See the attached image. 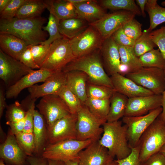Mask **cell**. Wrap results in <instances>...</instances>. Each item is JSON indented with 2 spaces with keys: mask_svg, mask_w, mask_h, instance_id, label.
<instances>
[{
  "mask_svg": "<svg viewBox=\"0 0 165 165\" xmlns=\"http://www.w3.org/2000/svg\"><path fill=\"white\" fill-rule=\"evenodd\" d=\"M46 21V18L41 16L29 19H0V33L13 35L23 41L28 46L40 45L48 36L43 29Z\"/></svg>",
  "mask_w": 165,
  "mask_h": 165,
  "instance_id": "1",
  "label": "cell"
},
{
  "mask_svg": "<svg viewBox=\"0 0 165 165\" xmlns=\"http://www.w3.org/2000/svg\"><path fill=\"white\" fill-rule=\"evenodd\" d=\"M78 70L87 76L88 82L113 88L110 78L104 69L100 50L84 56L77 58L62 70L64 72Z\"/></svg>",
  "mask_w": 165,
  "mask_h": 165,
  "instance_id": "2",
  "label": "cell"
},
{
  "mask_svg": "<svg viewBox=\"0 0 165 165\" xmlns=\"http://www.w3.org/2000/svg\"><path fill=\"white\" fill-rule=\"evenodd\" d=\"M122 121L106 122L102 127L103 132L99 140L101 145L106 148L110 155L117 160L124 159L131 152L127 137V127L122 125Z\"/></svg>",
  "mask_w": 165,
  "mask_h": 165,
  "instance_id": "3",
  "label": "cell"
},
{
  "mask_svg": "<svg viewBox=\"0 0 165 165\" xmlns=\"http://www.w3.org/2000/svg\"><path fill=\"white\" fill-rule=\"evenodd\" d=\"M165 144V123L157 117L141 136L138 145L141 165Z\"/></svg>",
  "mask_w": 165,
  "mask_h": 165,
  "instance_id": "4",
  "label": "cell"
},
{
  "mask_svg": "<svg viewBox=\"0 0 165 165\" xmlns=\"http://www.w3.org/2000/svg\"><path fill=\"white\" fill-rule=\"evenodd\" d=\"M93 141L91 139L84 141L72 139L48 144L43 151L42 156L47 160L79 162V153Z\"/></svg>",
  "mask_w": 165,
  "mask_h": 165,
  "instance_id": "5",
  "label": "cell"
},
{
  "mask_svg": "<svg viewBox=\"0 0 165 165\" xmlns=\"http://www.w3.org/2000/svg\"><path fill=\"white\" fill-rule=\"evenodd\" d=\"M75 58L70 46L69 39L63 37L50 45L48 56L40 68L54 72L61 71Z\"/></svg>",
  "mask_w": 165,
  "mask_h": 165,
  "instance_id": "6",
  "label": "cell"
},
{
  "mask_svg": "<svg viewBox=\"0 0 165 165\" xmlns=\"http://www.w3.org/2000/svg\"><path fill=\"white\" fill-rule=\"evenodd\" d=\"M76 139L99 141L103 132V126L106 122L98 118L84 105L77 114Z\"/></svg>",
  "mask_w": 165,
  "mask_h": 165,
  "instance_id": "7",
  "label": "cell"
},
{
  "mask_svg": "<svg viewBox=\"0 0 165 165\" xmlns=\"http://www.w3.org/2000/svg\"><path fill=\"white\" fill-rule=\"evenodd\" d=\"M126 77L138 85L149 90L154 94L162 95L165 86L164 70L155 67H142Z\"/></svg>",
  "mask_w": 165,
  "mask_h": 165,
  "instance_id": "8",
  "label": "cell"
},
{
  "mask_svg": "<svg viewBox=\"0 0 165 165\" xmlns=\"http://www.w3.org/2000/svg\"><path fill=\"white\" fill-rule=\"evenodd\" d=\"M160 107L143 116H126L122 118V122L127 127L128 142L131 148L138 145L140 139L146 130L158 117L162 111Z\"/></svg>",
  "mask_w": 165,
  "mask_h": 165,
  "instance_id": "9",
  "label": "cell"
},
{
  "mask_svg": "<svg viewBox=\"0 0 165 165\" xmlns=\"http://www.w3.org/2000/svg\"><path fill=\"white\" fill-rule=\"evenodd\" d=\"M104 40L98 31L90 25L82 33L69 39V43L77 58L100 50Z\"/></svg>",
  "mask_w": 165,
  "mask_h": 165,
  "instance_id": "10",
  "label": "cell"
},
{
  "mask_svg": "<svg viewBox=\"0 0 165 165\" xmlns=\"http://www.w3.org/2000/svg\"><path fill=\"white\" fill-rule=\"evenodd\" d=\"M33 70L0 49V78L7 89Z\"/></svg>",
  "mask_w": 165,
  "mask_h": 165,
  "instance_id": "11",
  "label": "cell"
},
{
  "mask_svg": "<svg viewBox=\"0 0 165 165\" xmlns=\"http://www.w3.org/2000/svg\"><path fill=\"white\" fill-rule=\"evenodd\" d=\"M36 107L44 117L47 128L56 121L71 113L63 101L57 95L42 97Z\"/></svg>",
  "mask_w": 165,
  "mask_h": 165,
  "instance_id": "12",
  "label": "cell"
},
{
  "mask_svg": "<svg viewBox=\"0 0 165 165\" xmlns=\"http://www.w3.org/2000/svg\"><path fill=\"white\" fill-rule=\"evenodd\" d=\"M136 15L131 12L119 10L107 13L96 22L89 24L95 28L104 39L112 34Z\"/></svg>",
  "mask_w": 165,
  "mask_h": 165,
  "instance_id": "13",
  "label": "cell"
},
{
  "mask_svg": "<svg viewBox=\"0 0 165 165\" xmlns=\"http://www.w3.org/2000/svg\"><path fill=\"white\" fill-rule=\"evenodd\" d=\"M77 115L70 113L55 122L48 129V144L76 139Z\"/></svg>",
  "mask_w": 165,
  "mask_h": 165,
  "instance_id": "14",
  "label": "cell"
},
{
  "mask_svg": "<svg viewBox=\"0 0 165 165\" xmlns=\"http://www.w3.org/2000/svg\"><path fill=\"white\" fill-rule=\"evenodd\" d=\"M66 84V74L62 71L54 72L43 84L28 88L29 96L36 99L50 95H58Z\"/></svg>",
  "mask_w": 165,
  "mask_h": 165,
  "instance_id": "15",
  "label": "cell"
},
{
  "mask_svg": "<svg viewBox=\"0 0 165 165\" xmlns=\"http://www.w3.org/2000/svg\"><path fill=\"white\" fill-rule=\"evenodd\" d=\"M162 95L152 94L128 98L124 116H137L161 107Z\"/></svg>",
  "mask_w": 165,
  "mask_h": 165,
  "instance_id": "16",
  "label": "cell"
},
{
  "mask_svg": "<svg viewBox=\"0 0 165 165\" xmlns=\"http://www.w3.org/2000/svg\"><path fill=\"white\" fill-rule=\"evenodd\" d=\"M79 165H107L114 160L108 150L94 141L79 153Z\"/></svg>",
  "mask_w": 165,
  "mask_h": 165,
  "instance_id": "17",
  "label": "cell"
},
{
  "mask_svg": "<svg viewBox=\"0 0 165 165\" xmlns=\"http://www.w3.org/2000/svg\"><path fill=\"white\" fill-rule=\"evenodd\" d=\"M27 156L9 129L6 140L0 145L1 159L14 165H24Z\"/></svg>",
  "mask_w": 165,
  "mask_h": 165,
  "instance_id": "18",
  "label": "cell"
},
{
  "mask_svg": "<svg viewBox=\"0 0 165 165\" xmlns=\"http://www.w3.org/2000/svg\"><path fill=\"white\" fill-rule=\"evenodd\" d=\"M103 65L108 75L119 73L121 61L118 45L111 36L105 39L100 50Z\"/></svg>",
  "mask_w": 165,
  "mask_h": 165,
  "instance_id": "19",
  "label": "cell"
},
{
  "mask_svg": "<svg viewBox=\"0 0 165 165\" xmlns=\"http://www.w3.org/2000/svg\"><path fill=\"white\" fill-rule=\"evenodd\" d=\"M54 72L43 68L33 70L7 89L6 91V98H16L22 90L38 82H44Z\"/></svg>",
  "mask_w": 165,
  "mask_h": 165,
  "instance_id": "20",
  "label": "cell"
},
{
  "mask_svg": "<svg viewBox=\"0 0 165 165\" xmlns=\"http://www.w3.org/2000/svg\"><path fill=\"white\" fill-rule=\"evenodd\" d=\"M110 77L116 91L128 98L154 94L150 90L138 85L119 73L113 74Z\"/></svg>",
  "mask_w": 165,
  "mask_h": 165,
  "instance_id": "21",
  "label": "cell"
},
{
  "mask_svg": "<svg viewBox=\"0 0 165 165\" xmlns=\"http://www.w3.org/2000/svg\"><path fill=\"white\" fill-rule=\"evenodd\" d=\"M72 4L78 17L85 20L89 24L99 20L107 13L106 9L100 6L96 1L87 0Z\"/></svg>",
  "mask_w": 165,
  "mask_h": 165,
  "instance_id": "22",
  "label": "cell"
},
{
  "mask_svg": "<svg viewBox=\"0 0 165 165\" xmlns=\"http://www.w3.org/2000/svg\"><path fill=\"white\" fill-rule=\"evenodd\" d=\"M67 87L80 99L84 105L88 98L86 92L87 75L82 72L74 70L65 72Z\"/></svg>",
  "mask_w": 165,
  "mask_h": 165,
  "instance_id": "23",
  "label": "cell"
},
{
  "mask_svg": "<svg viewBox=\"0 0 165 165\" xmlns=\"http://www.w3.org/2000/svg\"><path fill=\"white\" fill-rule=\"evenodd\" d=\"M34 123L33 133L35 143L34 154L39 155L48 144V129L43 116L38 111H34Z\"/></svg>",
  "mask_w": 165,
  "mask_h": 165,
  "instance_id": "24",
  "label": "cell"
},
{
  "mask_svg": "<svg viewBox=\"0 0 165 165\" xmlns=\"http://www.w3.org/2000/svg\"><path fill=\"white\" fill-rule=\"evenodd\" d=\"M0 46L4 53L19 60L28 46L23 41L13 35L0 33Z\"/></svg>",
  "mask_w": 165,
  "mask_h": 165,
  "instance_id": "25",
  "label": "cell"
},
{
  "mask_svg": "<svg viewBox=\"0 0 165 165\" xmlns=\"http://www.w3.org/2000/svg\"><path fill=\"white\" fill-rule=\"evenodd\" d=\"M46 9L59 20L78 17L73 5L68 0H45Z\"/></svg>",
  "mask_w": 165,
  "mask_h": 165,
  "instance_id": "26",
  "label": "cell"
},
{
  "mask_svg": "<svg viewBox=\"0 0 165 165\" xmlns=\"http://www.w3.org/2000/svg\"><path fill=\"white\" fill-rule=\"evenodd\" d=\"M89 25L85 20L74 17L60 20L59 29L63 36L71 39L84 31Z\"/></svg>",
  "mask_w": 165,
  "mask_h": 165,
  "instance_id": "27",
  "label": "cell"
},
{
  "mask_svg": "<svg viewBox=\"0 0 165 165\" xmlns=\"http://www.w3.org/2000/svg\"><path fill=\"white\" fill-rule=\"evenodd\" d=\"M128 98L116 91L110 99V106L107 122H112L119 120L124 116Z\"/></svg>",
  "mask_w": 165,
  "mask_h": 165,
  "instance_id": "28",
  "label": "cell"
},
{
  "mask_svg": "<svg viewBox=\"0 0 165 165\" xmlns=\"http://www.w3.org/2000/svg\"><path fill=\"white\" fill-rule=\"evenodd\" d=\"M46 8L45 0H26L18 10L15 17L29 19L40 16Z\"/></svg>",
  "mask_w": 165,
  "mask_h": 165,
  "instance_id": "29",
  "label": "cell"
},
{
  "mask_svg": "<svg viewBox=\"0 0 165 165\" xmlns=\"http://www.w3.org/2000/svg\"><path fill=\"white\" fill-rule=\"evenodd\" d=\"M156 0H148L145 10L148 13L150 26L147 29L151 32L159 25L165 22V8L159 5Z\"/></svg>",
  "mask_w": 165,
  "mask_h": 165,
  "instance_id": "30",
  "label": "cell"
},
{
  "mask_svg": "<svg viewBox=\"0 0 165 165\" xmlns=\"http://www.w3.org/2000/svg\"><path fill=\"white\" fill-rule=\"evenodd\" d=\"M118 48L121 64L127 67V73L134 72L142 67L133 47L118 46Z\"/></svg>",
  "mask_w": 165,
  "mask_h": 165,
  "instance_id": "31",
  "label": "cell"
},
{
  "mask_svg": "<svg viewBox=\"0 0 165 165\" xmlns=\"http://www.w3.org/2000/svg\"><path fill=\"white\" fill-rule=\"evenodd\" d=\"M99 4L104 9L114 10H126L141 16V11L134 0H102Z\"/></svg>",
  "mask_w": 165,
  "mask_h": 165,
  "instance_id": "32",
  "label": "cell"
},
{
  "mask_svg": "<svg viewBox=\"0 0 165 165\" xmlns=\"http://www.w3.org/2000/svg\"><path fill=\"white\" fill-rule=\"evenodd\" d=\"M84 105L96 117L107 122L110 106V99H98L88 97Z\"/></svg>",
  "mask_w": 165,
  "mask_h": 165,
  "instance_id": "33",
  "label": "cell"
},
{
  "mask_svg": "<svg viewBox=\"0 0 165 165\" xmlns=\"http://www.w3.org/2000/svg\"><path fill=\"white\" fill-rule=\"evenodd\" d=\"M139 57L142 67L165 69V59L159 49H154Z\"/></svg>",
  "mask_w": 165,
  "mask_h": 165,
  "instance_id": "34",
  "label": "cell"
},
{
  "mask_svg": "<svg viewBox=\"0 0 165 165\" xmlns=\"http://www.w3.org/2000/svg\"><path fill=\"white\" fill-rule=\"evenodd\" d=\"M150 32L147 29L144 30L141 36L135 41L133 49L138 57L157 47L150 36Z\"/></svg>",
  "mask_w": 165,
  "mask_h": 165,
  "instance_id": "35",
  "label": "cell"
},
{
  "mask_svg": "<svg viewBox=\"0 0 165 165\" xmlns=\"http://www.w3.org/2000/svg\"><path fill=\"white\" fill-rule=\"evenodd\" d=\"M116 91L113 88L87 82L86 92L88 97L98 99H110Z\"/></svg>",
  "mask_w": 165,
  "mask_h": 165,
  "instance_id": "36",
  "label": "cell"
},
{
  "mask_svg": "<svg viewBox=\"0 0 165 165\" xmlns=\"http://www.w3.org/2000/svg\"><path fill=\"white\" fill-rule=\"evenodd\" d=\"M72 114H77L83 104L77 96L66 85L58 94Z\"/></svg>",
  "mask_w": 165,
  "mask_h": 165,
  "instance_id": "37",
  "label": "cell"
},
{
  "mask_svg": "<svg viewBox=\"0 0 165 165\" xmlns=\"http://www.w3.org/2000/svg\"><path fill=\"white\" fill-rule=\"evenodd\" d=\"M60 20L55 16L50 13L47 25L43 27V30L49 33V37L40 44L50 46L55 40L63 37L60 33L59 29Z\"/></svg>",
  "mask_w": 165,
  "mask_h": 165,
  "instance_id": "38",
  "label": "cell"
},
{
  "mask_svg": "<svg viewBox=\"0 0 165 165\" xmlns=\"http://www.w3.org/2000/svg\"><path fill=\"white\" fill-rule=\"evenodd\" d=\"M15 136L19 145L26 155L33 156L35 151V143L33 133L23 131Z\"/></svg>",
  "mask_w": 165,
  "mask_h": 165,
  "instance_id": "39",
  "label": "cell"
},
{
  "mask_svg": "<svg viewBox=\"0 0 165 165\" xmlns=\"http://www.w3.org/2000/svg\"><path fill=\"white\" fill-rule=\"evenodd\" d=\"M37 99H32L29 95L23 100L21 104L24 109H26L25 125L23 132L33 133L34 123V111L35 109V103Z\"/></svg>",
  "mask_w": 165,
  "mask_h": 165,
  "instance_id": "40",
  "label": "cell"
},
{
  "mask_svg": "<svg viewBox=\"0 0 165 165\" xmlns=\"http://www.w3.org/2000/svg\"><path fill=\"white\" fill-rule=\"evenodd\" d=\"M6 109V118L7 121L15 122L25 118L26 111L18 101H16L13 104L7 105Z\"/></svg>",
  "mask_w": 165,
  "mask_h": 165,
  "instance_id": "41",
  "label": "cell"
},
{
  "mask_svg": "<svg viewBox=\"0 0 165 165\" xmlns=\"http://www.w3.org/2000/svg\"><path fill=\"white\" fill-rule=\"evenodd\" d=\"M141 27L142 24L134 18L126 23L122 28L126 35L135 41L142 33Z\"/></svg>",
  "mask_w": 165,
  "mask_h": 165,
  "instance_id": "42",
  "label": "cell"
},
{
  "mask_svg": "<svg viewBox=\"0 0 165 165\" xmlns=\"http://www.w3.org/2000/svg\"><path fill=\"white\" fill-rule=\"evenodd\" d=\"M30 46L34 61L40 68L48 56L49 46L40 44Z\"/></svg>",
  "mask_w": 165,
  "mask_h": 165,
  "instance_id": "43",
  "label": "cell"
},
{
  "mask_svg": "<svg viewBox=\"0 0 165 165\" xmlns=\"http://www.w3.org/2000/svg\"><path fill=\"white\" fill-rule=\"evenodd\" d=\"M151 38L165 59V26L149 33Z\"/></svg>",
  "mask_w": 165,
  "mask_h": 165,
  "instance_id": "44",
  "label": "cell"
},
{
  "mask_svg": "<svg viewBox=\"0 0 165 165\" xmlns=\"http://www.w3.org/2000/svg\"><path fill=\"white\" fill-rule=\"evenodd\" d=\"M26 0H11L6 8L0 13V19H9L15 17L22 5Z\"/></svg>",
  "mask_w": 165,
  "mask_h": 165,
  "instance_id": "45",
  "label": "cell"
},
{
  "mask_svg": "<svg viewBox=\"0 0 165 165\" xmlns=\"http://www.w3.org/2000/svg\"><path fill=\"white\" fill-rule=\"evenodd\" d=\"M112 38L118 46L133 47L135 41L128 37L123 31L122 27L112 35Z\"/></svg>",
  "mask_w": 165,
  "mask_h": 165,
  "instance_id": "46",
  "label": "cell"
},
{
  "mask_svg": "<svg viewBox=\"0 0 165 165\" xmlns=\"http://www.w3.org/2000/svg\"><path fill=\"white\" fill-rule=\"evenodd\" d=\"M131 148V152L128 156L123 159L116 160L119 165H141L139 158V146L138 145Z\"/></svg>",
  "mask_w": 165,
  "mask_h": 165,
  "instance_id": "47",
  "label": "cell"
},
{
  "mask_svg": "<svg viewBox=\"0 0 165 165\" xmlns=\"http://www.w3.org/2000/svg\"><path fill=\"white\" fill-rule=\"evenodd\" d=\"M19 61L26 66L32 69H40L35 64L32 55L30 46H28L26 49L20 55Z\"/></svg>",
  "mask_w": 165,
  "mask_h": 165,
  "instance_id": "48",
  "label": "cell"
},
{
  "mask_svg": "<svg viewBox=\"0 0 165 165\" xmlns=\"http://www.w3.org/2000/svg\"><path fill=\"white\" fill-rule=\"evenodd\" d=\"M143 165H165V157L158 152L151 156Z\"/></svg>",
  "mask_w": 165,
  "mask_h": 165,
  "instance_id": "49",
  "label": "cell"
},
{
  "mask_svg": "<svg viewBox=\"0 0 165 165\" xmlns=\"http://www.w3.org/2000/svg\"><path fill=\"white\" fill-rule=\"evenodd\" d=\"M25 118L17 122H6V124L9 127L10 130L15 135L23 131L25 125Z\"/></svg>",
  "mask_w": 165,
  "mask_h": 165,
  "instance_id": "50",
  "label": "cell"
},
{
  "mask_svg": "<svg viewBox=\"0 0 165 165\" xmlns=\"http://www.w3.org/2000/svg\"><path fill=\"white\" fill-rule=\"evenodd\" d=\"M27 159L30 165H49L47 160L42 156H27Z\"/></svg>",
  "mask_w": 165,
  "mask_h": 165,
  "instance_id": "51",
  "label": "cell"
},
{
  "mask_svg": "<svg viewBox=\"0 0 165 165\" xmlns=\"http://www.w3.org/2000/svg\"><path fill=\"white\" fill-rule=\"evenodd\" d=\"M6 92L3 87L1 86L0 88V118H1L3 112L7 105L6 102Z\"/></svg>",
  "mask_w": 165,
  "mask_h": 165,
  "instance_id": "52",
  "label": "cell"
},
{
  "mask_svg": "<svg viewBox=\"0 0 165 165\" xmlns=\"http://www.w3.org/2000/svg\"><path fill=\"white\" fill-rule=\"evenodd\" d=\"M165 77V69L164 70ZM162 103L161 107L162 111L158 117L160 119L165 123V86L164 90L162 94Z\"/></svg>",
  "mask_w": 165,
  "mask_h": 165,
  "instance_id": "53",
  "label": "cell"
},
{
  "mask_svg": "<svg viewBox=\"0 0 165 165\" xmlns=\"http://www.w3.org/2000/svg\"><path fill=\"white\" fill-rule=\"evenodd\" d=\"M148 0H136V2L139 7L141 16L144 17L146 16V14L145 12V7Z\"/></svg>",
  "mask_w": 165,
  "mask_h": 165,
  "instance_id": "54",
  "label": "cell"
},
{
  "mask_svg": "<svg viewBox=\"0 0 165 165\" xmlns=\"http://www.w3.org/2000/svg\"><path fill=\"white\" fill-rule=\"evenodd\" d=\"M11 0H0V13L6 8Z\"/></svg>",
  "mask_w": 165,
  "mask_h": 165,
  "instance_id": "55",
  "label": "cell"
},
{
  "mask_svg": "<svg viewBox=\"0 0 165 165\" xmlns=\"http://www.w3.org/2000/svg\"><path fill=\"white\" fill-rule=\"evenodd\" d=\"M49 165H65L64 162L61 160H47Z\"/></svg>",
  "mask_w": 165,
  "mask_h": 165,
  "instance_id": "56",
  "label": "cell"
},
{
  "mask_svg": "<svg viewBox=\"0 0 165 165\" xmlns=\"http://www.w3.org/2000/svg\"><path fill=\"white\" fill-rule=\"evenodd\" d=\"M65 162V165H79V162L77 161L69 160Z\"/></svg>",
  "mask_w": 165,
  "mask_h": 165,
  "instance_id": "57",
  "label": "cell"
},
{
  "mask_svg": "<svg viewBox=\"0 0 165 165\" xmlns=\"http://www.w3.org/2000/svg\"><path fill=\"white\" fill-rule=\"evenodd\" d=\"M159 152L162 154L165 157V144L161 148Z\"/></svg>",
  "mask_w": 165,
  "mask_h": 165,
  "instance_id": "58",
  "label": "cell"
},
{
  "mask_svg": "<svg viewBox=\"0 0 165 165\" xmlns=\"http://www.w3.org/2000/svg\"><path fill=\"white\" fill-rule=\"evenodd\" d=\"M107 165H119L116 160H114Z\"/></svg>",
  "mask_w": 165,
  "mask_h": 165,
  "instance_id": "59",
  "label": "cell"
},
{
  "mask_svg": "<svg viewBox=\"0 0 165 165\" xmlns=\"http://www.w3.org/2000/svg\"><path fill=\"white\" fill-rule=\"evenodd\" d=\"M0 165H7L4 163V161L2 159L0 160Z\"/></svg>",
  "mask_w": 165,
  "mask_h": 165,
  "instance_id": "60",
  "label": "cell"
},
{
  "mask_svg": "<svg viewBox=\"0 0 165 165\" xmlns=\"http://www.w3.org/2000/svg\"><path fill=\"white\" fill-rule=\"evenodd\" d=\"M161 5L163 6H165V1L162 2Z\"/></svg>",
  "mask_w": 165,
  "mask_h": 165,
  "instance_id": "61",
  "label": "cell"
}]
</instances>
